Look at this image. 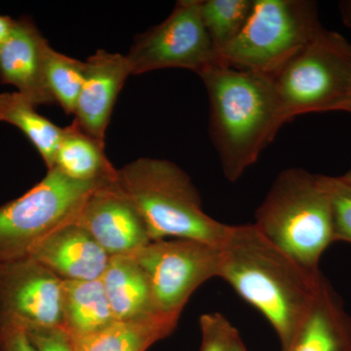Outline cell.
Returning a JSON list of instances; mask_svg holds the SVG:
<instances>
[{
	"label": "cell",
	"mask_w": 351,
	"mask_h": 351,
	"mask_svg": "<svg viewBox=\"0 0 351 351\" xmlns=\"http://www.w3.org/2000/svg\"><path fill=\"white\" fill-rule=\"evenodd\" d=\"M221 254L219 278L267 318L281 351L285 350L311 311L324 276L302 267L254 223L232 226Z\"/></svg>",
	"instance_id": "6da1fadb"
},
{
	"label": "cell",
	"mask_w": 351,
	"mask_h": 351,
	"mask_svg": "<svg viewBox=\"0 0 351 351\" xmlns=\"http://www.w3.org/2000/svg\"><path fill=\"white\" fill-rule=\"evenodd\" d=\"M209 99V132L221 170L239 181L287 123L274 80L214 64L199 75Z\"/></svg>",
	"instance_id": "7a4b0ae2"
},
{
	"label": "cell",
	"mask_w": 351,
	"mask_h": 351,
	"mask_svg": "<svg viewBox=\"0 0 351 351\" xmlns=\"http://www.w3.org/2000/svg\"><path fill=\"white\" fill-rule=\"evenodd\" d=\"M114 184L140 215L152 241L193 239L221 248L232 228L205 213L189 176L166 159H136L117 169Z\"/></svg>",
	"instance_id": "3957f363"
},
{
	"label": "cell",
	"mask_w": 351,
	"mask_h": 351,
	"mask_svg": "<svg viewBox=\"0 0 351 351\" xmlns=\"http://www.w3.org/2000/svg\"><path fill=\"white\" fill-rule=\"evenodd\" d=\"M254 226L302 267L320 271L321 257L335 242L328 176L282 171L258 207Z\"/></svg>",
	"instance_id": "277c9868"
},
{
	"label": "cell",
	"mask_w": 351,
	"mask_h": 351,
	"mask_svg": "<svg viewBox=\"0 0 351 351\" xmlns=\"http://www.w3.org/2000/svg\"><path fill=\"white\" fill-rule=\"evenodd\" d=\"M322 29L314 1L254 0L243 29L221 61L274 78Z\"/></svg>",
	"instance_id": "5b68a950"
},
{
	"label": "cell",
	"mask_w": 351,
	"mask_h": 351,
	"mask_svg": "<svg viewBox=\"0 0 351 351\" xmlns=\"http://www.w3.org/2000/svg\"><path fill=\"white\" fill-rule=\"evenodd\" d=\"M284 115L343 112L351 90V43L323 27L274 78Z\"/></svg>",
	"instance_id": "8992f818"
},
{
	"label": "cell",
	"mask_w": 351,
	"mask_h": 351,
	"mask_svg": "<svg viewBox=\"0 0 351 351\" xmlns=\"http://www.w3.org/2000/svg\"><path fill=\"white\" fill-rule=\"evenodd\" d=\"M108 184L75 181L56 168L48 170L27 193L0 206V263L29 258L48 235L75 223L90 195Z\"/></svg>",
	"instance_id": "52a82bcc"
},
{
	"label": "cell",
	"mask_w": 351,
	"mask_h": 351,
	"mask_svg": "<svg viewBox=\"0 0 351 351\" xmlns=\"http://www.w3.org/2000/svg\"><path fill=\"white\" fill-rule=\"evenodd\" d=\"M130 255L147 277L156 313L168 315L181 316L196 289L221 269V248L197 240H157Z\"/></svg>",
	"instance_id": "ba28073f"
},
{
	"label": "cell",
	"mask_w": 351,
	"mask_h": 351,
	"mask_svg": "<svg viewBox=\"0 0 351 351\" xmlns=\"http://www.w3.org/2000/svg\"><path fill=\"white\" fill-rule=\"evenodd\" d=\"M201 0L178 1L160 24L138 34L125 55L131 75L184 69L199 75L221 63L201 17Z\"/></svg>",
	"instance_id": "9c48e42d"
},
{
	"label": "cell",
	"mask_w": 351,
	"mask_h": 351,
	"mask_svg": "<svg viewBox=\"0 0 351 351\" xmlns=\"http://www.w3.org/2000/svg\"><path fill=\"white\" fill-rule=\"evenodd\" d=\"M62 284L32 258L0 263V326L63 327Z\"/></svg>",
	"instance_id": "30bf717a"
},
{
	"label": "cell",
	"mask_w": 351,
	"mask_h": 351,
	"mask_svg": "<svg viewBox=\"0 0 351 351\" xmlns=\"http://www.w3.org/2000/svg\"><path fill=\"white\" fill-rule=\"evenodd\" d=\"M75 223L84 228L110 257L130 255L152 242L140 215L114 181L90 195Z\"/></svg>",
	"instance_id": "8fae6325"
},
{
	"label": "cell",
	"mask_w": 351,
	"mask_h": 351,
	"mask_svg": "<svg viewBox=\"0 0 351 351\" xmlns=\"http://www.w3.org/2000/svg\"><path fill=\"white\" fill-rule=\"evenodd\" d=\"M85 80L76 103L73 121L105 144L117 97L131 75L125 55L98 50L85 61Z\"/></svg>",
	"instance_id": "7c38bea8"
},
{
	"label": "cell",
	"mask_w": 351,
	"mask_h": 351,
	"mask_svg": "<svg viewBox=\"0 0 351 351\" xmlns=\"http://www.w3.org/2000/svg\"><path fill=\"white\" fill-rule=\"evenodd\" d=\"M49 45L29 17L16 19L10 36L0 45V82L15 87L36 108L55 103L44 73Z\"/></svg>",
	"instance_id": "4fadbf2b"
},
{
	"label": "cell",
	"mask_w": 351,
	"mask_h": 351,
	"mask_svg": "<svg viewBox=\"0 0 351 351\" xmlns=\"http://www.w3.org/2000/svg\"><path fill=\"white\" fill-rule=\"evenodd\" d=\"M29 258L62 281L101 279L110 256L82 226L69 223L39 242Z\"/></svg>",
	"instance_id": "5bb4252c"
},
{
	"label": "cell",
	"mask_w": 351,
	"mask_h": 351,
	"mask_svg": "<svg viewBox=\"0 0 351 351\" xmlns=\"http://www.w3.org/2000/svg\"><path fill=\"white\" fill-rule=\"evenodd\" d=\"M283 351H351V316L325 277L311 311Z\"/></svg>",
	"instance_id": "9a60e30c"
},
{
	"label": "cell",
	"mask_w": 351,
	"mask_h": 351,
	"mask_svg": "<svg viewBox=\"0 0 351 351\" xmlns=\"http://www.w3.org/2000/svg\"><path fill=\"white\" fill-rule=\"evenodd\" d=\"M115 321L145 319L156 313L144 270L131 255L113 256L101 278Z\"/></svg>",
	"instance_id": "2e32d148"
},
{
	"label": "cell",
	"mask_w": 351,
	"mask_h": 351,
	"mask_svg": "<svg viewBox=\"0 0 351 351\" xmlns=\"http://www.w3.org/2000/svg\"><path fill=\"white\" fill-rule=\"evenodd\" d=\"M180 316L156 314L145 319L115 321L87 336L71 338L75 351H147L169 337Z\"/></svg>",
	"instance_id": "e0dca14e"
},
{
	"label": "cell",
	"mask_w": 351,
	"mask_h": 351,
	"mask_svg": "<svg viewBox=\"0 0 351 351\" xmlns=\"http://www.w3.org/2000/svg\"><path fill=\"white\" fill-rule=\"evenodd\" d=\"M54 168L69 179L86 182H113L117 173L106 156L105 144L82 130L75 121L63 128Z\"/></svg>",
	"instance_id": "ac0fdd59"
},
{
	"label": "cell",
	"mask_w": 351,
	"mask_h": 351,
	"mask_svg": "<svg viewBox=\"0 0 351 351\" xmlns=\"http://www.w3.org/2000/svg\"><path fill=\"white\" fill-rule=\"evenodd\" d=\"M63 328L71 338L93 334L115 322L101 279L63 281Z\"/></svg>",
	"instance_id": "d6986e66"
},
{
	"label": "cell",
	"mask_w": 351,
	"mask_h": 351,
	"mask_svg": "<svg viewBox=\"0 0 351 351\" xmlns=\"http://www.w3.org/2000/svg\"><path fill=\"white\" fill-rule=\"evenodd\" d=\"M0 122L19 129L43 157L48 170L54 168L63 128L39 114L31 101L17 91L0 93Z\"/></svg>",
	"instance_id": "ffe728a7"
},
{
	"label": "cell",
	"mask_w": 351,
	"mask_h": 351,
	"mask_svg": "<svg viewBox=\"0 0 351 351\" xmlns=\"http://www.w3.org/2000/svg\"><path fill=\"white\" fill-rule=\"evenodd\" d=\"M254 0H201V17L221 58L237 38L250 15Z\"/></svg>",
	"instance_id": "44dd1931"
},
{
	"label": "cell",
	"mask_w": 351,
	"mask_h": 351,
	"mask_svg": "<svg viewBox=\"0 0 351 351\" xmlns=\"http://www.w3.org/2000/svg\"><path fill=\"white\" fill-rule=\"evenodd\" d=\"M85 62L62 54L48 46L45 53V82L55 103L66 114H75L85 80Z\"/></svg>",
	"instance_id": "7402d4cb"
},
{
	"label": "cell",
	"mask_w": 351,
	"mask_h": 351,
	"mask_svg": "<svg viewBox=\"0 0 351 351\" xmlns=\"http://www.w3.org/2000/svg\"><path fill=\"white\" fill-rule=\"evenodd\" d=\"M334 239L351 244V186L341 177L328 176Z\"/></svg>",
	"instance_id": "603a6c76"
},
{
	"label": "cell",
	"mask_w": 351,
	"mask_h": 351,
	"mask_svg": "<svg viewBox=\"0 0 351 351\" xmlns=\"http://www.w3.org/2000/svg\"><path fill=\"white\" fill-rule=\"evenodd\" d=\"M201 351H228L230 339L237 331L221 313L203 314L200 317Z\"/></svg>",
	"instance_id": "cb8c5ba5"
},
{
	"label": "cell",
	"mask_w": 351,
	"mask_h": 351,
	"mask_svg": "<svg viewBox=\"0 0 351 351\" xmlns=\"http://www.w3.org/2000/svg\"><path fill=\"white\" fill-rule=\"evenodd\" d=\"M38 351H75L71 336L63 327L25 332Z\"/></svg>",
	"instance_id": "d4e9b609"
},
{
	"label": "cell",
	"mask_w": 351,
	"mask_h": 351,
	"mask_svg": "<svg viewBox=\"0 0 351 351\" xmlns=\"http://www.w3.org/2000/svg\"><path fill=\"white\" fill-rule=\"evenodd\" d=\"M0 351H38L20 328L0 326Z\"/></svg>",
	"instance_id": "484cf974"
},
{
	"label": "cell",
	"mask_w": 351,
	"mask_h": 351,
	"mask_svg": "<svg viewBox=\"0 0 351 351\" xmlns=\"http://www.w3.org/2000/svg\"><path fill=\"white\" fill-rule=\"evenodd\" d=\"M16 19L9 16L0 15V45L10 36Z\"/></svg>",
	"instance_id": "4316f807"
},
{
	"label": "cell",
	"mask_w": 351,
	"mask_h": 351,
	"mask_svg": "<svg viewBox=\"0 0 351 351\" xmlns=\"http://www.w3.org/2000/svg\"><path fill=\"white\" fill-rule=\"evenodd\" d=\"M339 11H341V19L345 25L351 27V0L341 1L339 3Z\"/></svg>",
	"instance_id": "83f0119b"
},
{
	"label": "cell",
	"mask_w": 351,
	"mask_h": 351,
	"mask_svg": "<svg viewBox=\"0 0 351 351\" xmlns=\"http://www.w3.org/2000/svg\"><path fill=\"white\" fill-rule=\"evenodd\" d=\"M228 351H248L237 330L234 332V334L232 335V338L230 339Z\"/></svg>",
	"instance_id": "f1b7e54d"
},
{
	"label": "cell",
	"mask_w": 351,
	"mask_h": 351,
	"mask_svg": "<svg viewBox=\"0 0 351 351\" xmlns=\"http://www.w3.org/2000/svg\"><path fill=\"white\" fill-rule=\"evenodd\" d=\"M343 112L350 113L351 114V90L350 96H348V101H346V105L345 107V110H343Z\"/></svg>",
	"instance_id": "f546056e"
},
{
	"label": "cell",
	"mask_w": 351,
	"mask_h": 351,
	"mask_svg": "<svg viewBox=\"0 0 351 351\" xmlns=\"http://www.w3.org/2000/svg\"><path fill=\"white\" fill-rule=\"evenodd\" d=\"M341 179L343 180V181H346L348 182V184H350L351 186V169L348 171V173H346V175L341 176Z\"/></svg>",
	"instance_id": "4dcf8cb0"
}]
</instances>
